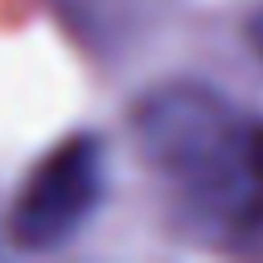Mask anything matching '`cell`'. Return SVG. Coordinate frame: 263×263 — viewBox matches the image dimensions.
<instances>
[{
	"mask_svg": "<svg viewBox=\"0 0 263 263\" xmlns=\"http://www.w3.org/2000/svg\"><path fill=\"white\" fill-rule=\"evenodd\" d=\"M132 136L189 226L214 242L263 238V115L210 82L173 78L140 95Z\"/></svg>",
	"mask_w": 263,
	"mask_h": 263,
	"instance_id": "6da1fadb",
	"label": "cell"
},
{
	"mask_svg": "<svg viewBox=\"0 0 263 263\" xmlns=\"http://www.w3.org/2000/svg\"><path fill=\"white\" fill-rule=\"evenodd\" d=\"M107 197V144L78 132L49 148L8 210V238L21 251H53L70 242Z\"/></svg>",
	"mask_w": 263,
	"mask_h": 263,
	"instance_id": "7a4b0ae2",
	"label": "cell"
},
{
	"mask_svg": "<svg viewBox=\"0 0 263 263\" xmlns=\"http://www.w3.org/2000/svg\"><path fill=\"white\" fill-rule=\"evenodd\" d=\"M247 45H251V49L263 58V4H259V8L247 16Z\"/></svg>",
	"mask_w": 263,
	"mask_h": 263,
	"instance_id": "3957f363",
	"label": "cell"
}]
</instances>
